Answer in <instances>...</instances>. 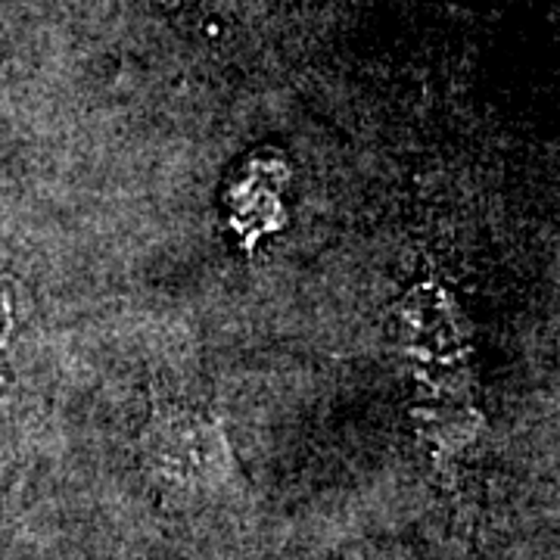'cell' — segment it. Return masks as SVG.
<instances>
[{
	"instance_id": "6da1fadb",
	"label": "cell",
	"mask_w": 560,
	"mask_h": 560,
	"mask_svg": "<svg viewBox=\"0 0 560 560\" xmlns=\"http://www.w3.org/2000/svg\"><path fill=\"white\" fill-rule=\"evenodd\" d=\"M147 467L178 499L228 492L234 458L221 427L202 411L165 408L147 427Z\"/></svg>"
}]
</instances>
